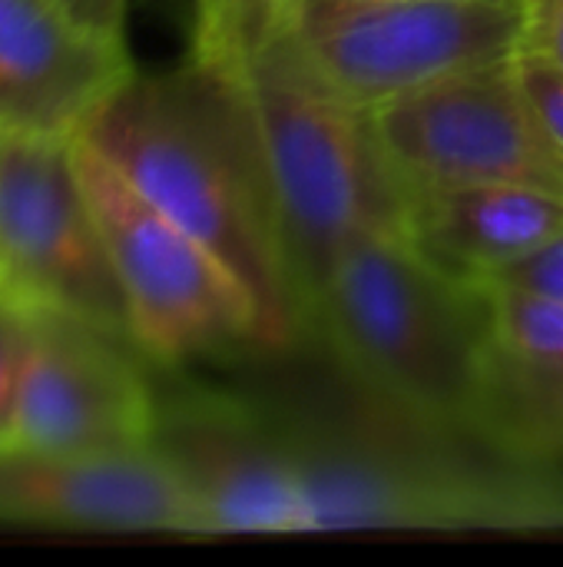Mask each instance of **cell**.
I'll return each mask as SVG.
<instances>
[{
	"instance_id": "2",
	"label": "cell",
	"mask_w": 563,
	"mask_h": 567,
	"mask_svg": "<svg viewBox=\"0 0 563 567\" xmlns=\"http://www.w3.org/2000/svg\"><path fill=\"white\" fill-rule=\"evenodd\" d=\"M295 462L309 532H563V465L402 412L348 382L272 409Z\"/></svg>"
},
{
	"instance_id": "3",
	"label": "cell",
	"mask_w": 563,
	"mask_h": 567,
	"mask_svg": "<svg viewBox=\"0 0 563 567\" xmlns=\"http://www.w3.org/2000/svg\"><path fill=\"white\" fill-rule=\"evenodd\" d=\"M192 60L232 93L259 143L309 329V302L332 259L365 229H402L408 193L382 159L368 116L302 56L285 0H199Z\"/></svg>"
},
{
	"instance_id": "1",
	"label": "cell",
	"mask_w": 563,
	"mask_h": 567,
	"mask_svg": "<svg viewBox=\"0 0 563 567\" xmlns=\"http://www.w3.org/2000/svg\"><path fill=\"white\" fill-rule=\"evenodd\" d=\"M80 136L239 279L269 352L302 342L305 306L265 159L206 66L189 56L169 73L136 70Z\"/></svg>"
},
{
	"instance_id": "19",
	"label": "cell",
	"mask_w": 563,
	"mask_h": 567,
	"mask_svg": "<svg viewBox=\"0 0 563 567\" xmlns=\"http://www.w3.org/2000/svg\"><path fill=\"white\" fill-rule=\"evenodd\" d=\"M63 13H70L83 30L103 37V40H123L126 30V7L129 0H53Z\"/></svg>"
},
{
	"instance_id": "12",
	"label": "cell",
	"mask_w": 563,
	"mask_h": 567,
	"mask_svg": "<svg viewBox=\"0 0 563 567\" xmlns=\"http://www.w3.org/2000/svg\"><path fill=\"white\" fill-rule=\"evenodd\" d=\"M136 73L126 43L83 30L53 0H0V126L80 136Z\"/></svg>"
},
{
	"instance_id": "18",
	"label": "cell",
	"mask_w": 563,
	"mask_h": 567,
	"mask_svg": "<svg viewBox=\"0 0 563 567\" xmlns=\"http://www.w3.org/2000/svg\"><path fill=\"white\" fill-rule=\"evenodd\" d=\"M521 10H524L521 50H531L563 70V0H521Z\"/></svg>"
},
{
	"instance_id": "16",
	"label": "cell",
	"mask_w": 563,
	"mask_h": 567,
	"mask_svg": "<svg viewBox=\"0 0 563 567\" xmlns=\"http://www.w3.org/2000/svg\"><path fill=\"white\" fill-rule=\"evenodd\" d=\"M511 63L544 143L563 166V70L531 50H518Z\"/></svg>"
},
{
	"instance_id": "21",
	"label": "cell",
	"mask_w": 563,
	"mask_h": 567,
	"mask_svg": "<svg viewBox=\"0 0 563 567\" xmlns=\"http://www.w3.org/2000/svg\"><path fill=\"white\" fill-rule=\"evenodd\" d=\"M0 292H3V289H0Z\"/></svg>"
},
{
	"instance_id": "5",
	"label": "cell",
	"mask_w": 563,
	"mask_h": 567,
	"mask_svg": "<svg viewBox=\"0 0 563 567\" xmlns=\"http://www.w3.org/2000/svg\"><path fill=\"white\" fill-rule=\"evenodd\" d=\"M73 146L143 359L179 369L232 349L269 352L239 279L196 236L146 203L83 136Z\"/></svg>"
},
{
	"instance_id": "15",
	"label": "cell",
	"mask_w": 563,
	"mask_h": 567,
	"mask_svg": "<svg viewBox=\"0 0 563 567\" xmlns=\"http://www.w3.org/2000/svg\"><path fill=\"white\" fill-rule=\"evenodd\" d=\"M33 346V306L0 292V452L13 445Z\"/></svg>"
},
{
	"instance_id": "10",
	"label": "cell",
	"mask_w": 563,
	"mask_h": 567,
	"mask_svg": "<svg viewBox=\"0 0 563 567\" xmlns=\"http://www.w3.org/2000/svg\"><path fill=\"white\" fill-rule=\"evenodd\" d=\"M156 389L129 336L80 316L33 309V346L10 449L110 455L153 442Z\"/></svg>"
},
{
	"instance_id": "17",
	"label": "cell",
	"mask_w": 563,
	"mask_h": 567,
	"mask_svg": "<svg viewBox=\"0 0 563 567\" xmlns=\"http://www.w3.org/2000/svg\"><path fill=\"white\" fill-rule=\"evenodd\" d=\"M491 282H511L528 292H541L548 299L563 302V233L554 236L544 249H538L534 256H528L524 262H518L514 269H508L504 276H498Z\"/></svg>"
},
{
	"instance_id": "4",
	"label": "cell",
	"mask_w": 563,
	"mask_h": 567,
	"mask_svg": "<svg viewBox=\"0 0 563 567\" xmlns=\"http://www.w3.org/2000/svg\"><path fill=\"white\" fill-rule=\"evenodd\" d=\"M309 332L355 389L484 442L488 286L441 272L402 229H365L342 246L309 302Z\"/></svg>"
},
{
	"instance_id": "7",
	"label": "cell",
	"mask_w": 563,
	"mask_h": 567,
	"mask_svg": "<svg viewBox=\"0 0 563 567\" xmlns=\"http://www.w3.org/2000/svg\"><path fill=\"white\" fill-rule=\"evenodd\" d=\"M73 140L0 130V289L33 309L129 336L126 299Z\"/></svg>"
},
{
	"instance_id": "8",
	"label": "cell",
	"mask_w": 563,
	"mask_h": 567,
	"mask_svg": "<svg viewBox=\"0 0 563 567\" xmlns=\"http://www.w3.org/2000/svg\"><path fill=\"white\" fill-rule=\"evenodd\" d=\"M365 116L405 193L521 183L563 196V166L538 130L511 60L445 76Z\"/></svg>"
},
{
	"instance_id": "14",
	"label": "cell",
	"mask_w": 563,
	"mask_h": 567,
	"mask_svg": "<svg viewBox=\"0 0 563 567\" xmlns=\"http://www.w3.org/2000/svg\"><path fill=\"white\" fill-rule=\"evenodd\" d=\"M491 329L504 355L528 372L563 385V302L511 282H484Z\"/></svg>"
},
{
	"instance_id": "9",
	"label": "cell",
	"mask_w": 563,
	"mask_h": 567,
	"mask_svg": "<svg viewBox=\"0 0 563 567\" xmlns=\"http://www.w3.org/2000/svg\"><path fill=\"white\" fill-rule=\"evenodd\" d=\"M149 445L183 482L199 535L309 532L302 482L272 405L212 389L159 395Z\"/></svg>"
},
{
	"instance_id": "11",
	"label": "cell",
	"mask_w": 563,
	"mask_h": 567,
	"mask_svg": "<svg viewBox=\"0 0 563 567\" xmlns=\"http://www.w3.org/2000/svg\"><path fill=\"white\" fill-rule=\"evenodd\" d=\"M0 525L199 535V518L183 482L153 445L110 455L0 452Z\"/></svg>"
},
{
	"instance_id": "13",
	"label": "cell",
	"mask_w": 563,
	"mask_h": 567,
	"mask_svg": "<svg viewBox=\"0 0 563 567\" xmlns=\"http://www.w3.org/2000/svg\"><path fill=\"white\" fill-rule=\"evenodd\" d=\"M563 233V196L521 186H438L405 199L402 236L441 272L491 282Z\"/></svg>"
},
{
	"instance_id": "20",
	"label": "cell",
	"mask_w": 563,
	"mask_h": 567,
	"mask_svg": "<svg viewBox=\"0 0 563 567\" xmlns=\"http://www.w3.org/2000/svg\"><path fill=\"white\" fill-rule=\"evenodd\" d=\"M0 130H3V126H0Z\"/></svg>"
},
{
	"instance_id": "6",
	"label": "cell",
	"mask_w": 563,
	"mask_h": 567,
	"mask_svg": "<svg viewBox=\"0 0 563 567\" xmlns=\"http://www.w3.org/2000/svg\"><path fill=\"white\" fill-rule=\"evenodd\" d=\"M285 17L319 80L358 113L511 60L524 40L521 0H285Z\"/></svg>"
}]
</instances>
